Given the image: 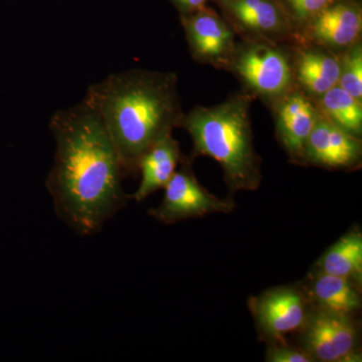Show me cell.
I'll list each match as a JSON object with an SVG mask.
<instances>
[{"mask_svg":"<svg viewBox=\"0 0 362 362\" xmlns=\"http://www.w3.org/2000/svg\"><path fill=\"white\" fill-rule=\"evenodd\" d=\"M339 57L320 45L301 47L293 62L295 81L309 97L322 96L339 80Z\"/></svg>","mask_w":362,"mask_h":362,"instance_id":"cell-14","label":"cell"},{"mask_svg":"<svg viewBox=\"0 0 362 362\" xmlns=\"http://www.w3.org/2000/svg\"><path fill=\"white\" fill-rule=\"evenodd\" d=\"M228 68L250 92L273 103L293 89L291 59L271 40L249 39L235 45Z\"/></svg>","mask_w":362,"mask_h":362,"instance_id":"cell-4","label":"cell"},{"mask_svg":"<svg viewBox=\"0 0 362 362\" xmlns=\"http://www.w3.org/2000/svg\"><path fill=\"white\" fill-rule=\"evenodd\" d=\"M279 1L284 7L294 28L302 30V28L314 16L338 0H279Z\"/></svg>","mask_w":362,"mask_h":362,"instance_id":"cell-19","label":"cell"},{"mask_svg":"<svg viewBox=\"0 0 362 362\" xmlns=\"http://www.w3.org/2000/svg\"><path fill=\"white\" fill-rule=\"evenodd\" d=\"M188 47L197 61L225 68L235 49V30L213 9L204 6L180 16Z\"/></svg>","mask_w":362,"mask_h":362,"instance_id":"cell-8","label":"cell"},{"mask_svg":"<svg viewBox=\"0 0 362 362\" xmlns=\"http://www.w3.org/2000/svg\"><path fill=\"white\" fill-rule=\"evenodd\" d=\"M316 270L346 278L362 285V233L351 228L327 250L315 264Z\"/></svg>","mask_w":362,"mask_h":362,"instance_id":"cell-16","label":"cell"},{"mask_svg":"<svg viewBox=\"0 0 362 362\" xmlns=\"http://www.w3.org/2000/svg\"><path fill=\"white\" fill-rule=\"evenodd\" d=\"M86 98L115 145L124 175L138 173L143 154L173 135L183 114L173 73L132 69L90 85Z\"/></svg>","mask_w":362,"mask_h":362,"instance_id":"cell-2","label":"cell"},{"mask_svg":"<svg viewBox=\"0 0 362 362\" xmlns=\"http://www.w3.org/2000/svg\"><path fill=\"white\" fill-rule=\"evenodd\" d=\"M163 189L161 204L150 209L148 214L164 225L211 214H230L237 206L232 199H220L202 187L185 157Z\"/></svg>","mask_w":362,"mask_h":362,"instance_id":"cell-7","label":"cell"},{"mask_svg":"<svg viewBox=\"0 0 362 362\" xmlns=\"http://www.w3.org/2000/svg\"><path fill=\"white\" fill-rule=\"evenodd\" d=\"M233 30L251 39L271 40L294 35L296 28L279 0H216Z\"/></svg>","mask_w":362,"mask_h":362,"instance_id":"cell-9","label":"cell"},{"mask_svg":"<svg viewBox=\"0 0 362 362\" xmlns=\"http://www.w3.org/2000/svg\"><path fill=\"white\" fill-rule=\"evenodd\" d=\"M361 4L338 0L314 16L301 32L314 45L341 52L361 40Z\"/></svg>","mask_w":362,"mask_h":362,"instance_id":"cell-12","label":"cell"},{"mask_svg":"<svg viewBox=\"0 0 362 362\" xmlns=\"http://www.w3.org/2000/svg\"><path fill=\"white\" fill-rule=\"evenodd\" d=\"M250 106L247 95H235L214 106L195 107L178 126L192 137V156L211 157L220 164L230 192H252L261 185Z\"/></svg>","mask_w":362,"mask_h":362,"instance_id":"cell-3","label":"cell"},{"mask_svg":"<svg viewBox=\"0 0 362 362\" xmlns=\"http://www.w3.org/2000/svg\"><path fill=\"white\" fill-rule=\"evenodd\" d=\"M297 334V345L314 362L361 361L356 317L312 309Z\"/></svg>","mask_w":362,"mask_h":362,"instance_id":"cell-6","label":"cell"},{"mask_svg":"<svg viewBox=\"0 0 362 362\" xmlns=\"http://www.w3.org/2000/svg\"><path fill=\"white\" fill-rule=\"evenodd\" d=\"M182 159L180 143L173 135L154 144L140 159L138 173H141V182L130 199L143 202L157 190L164 188Z\"/></svg>","mask_w":362,"mask_h":362,"instance_id":"cell-15","label":"cell"},{"mask_svg":"<svg viewBox=\"0 0 362 362\" xmlns=\"http://www.w3.org/2000/svg\"><path fill=\"white\" fill-rule=\"evenodd\" d=\"M49 130L56 153L45 187L54 213L80 237L96 235L130 199L124 192L125 175L113 140L86 97L57 111Z\"/></svg>","mask_w":362,"mask_h":362,"instance_id":"cell-1","label":"cell"},{"mask_svg":"<svg viewBox=\"0 0 362 362\" xmlns=\"http://www.w3.org/2000/svg\"><path fill=\"white\" fill-rule=\"evenodd\" d=\"M265 361L268 362H314L301 347L287 341L267 343Z\"/></svg>","mask_w":362,"mask_h":362,"instance_id":"cell-20","label":"cell"},{"mask_svg":"<svg viewBox=\"0 0 362 362\" xmlns=\"http://www.w3.org/2000/svg\"><path fill=\"white\" fill-rule=\"evenodd\" d=\"M302 284L313 308L352 317L361 310V286L349 279L313 269Z\"/></svg>","mask_w":362,"mask_h":362,"instance_id":"cell-13","label":"cell"},{"mask_svg":"<svg viewBox=\"0 0 362 362\" xmlns=\"http://www.w3.org/2000/svg\"><path fill=\"white\" fill-rule=\"evenodd\" d=\"M361 138L338 127L318 114L304 151V164L339 170H354L361 166Z\"/></svg>","mask_w":362,"mask_h":362,"instance_id":"cell-10","label":"cell"},{"mask_svg":"<svg viewBox=\"0 0 362 362\" xmlns=\"http://www.w3.org/2000/svg\"><path fill=\"white\" fill-rule=\"evenodd\" d=\"M317 110L321 115L351 135L361 137L362 104L339 86L319 97Z\"/></svg>","mask_w":362,"mask_h":362,"instance_id":"cell-17","label":"cell"},{"mask_svg":"<svg viewBox=\"0 0 362 362\" xmlns=\"http://www.w3.org/2000/svg\"><path fill=\"white\" fill-rule=\"evenodd\" d=\"M175 8L177 9L180 16L194 13L206 6L209 0H169Z\"/></svg>","mask_w":362,"mask_h":362,"instance_id":"cell-21","label":"cell"},{"mask_svg":"<svg viewBox=\"0 0 362 362\" xmlns=\"http://www.w3.org/2000/svg\"><path fill=\"white\" fill-rule=\"evenodd\" d=\"M339 86L345 92L362 102V45L361 40L338 54Z\"/></svg>","mask_w":362,"mask_h":362,"instance_id":"cell-18","label":"cell"},{"mask_svg":"<svg viewBox=\"0 0 362 362\" xmlns=\"http://www.w3.org/2000/svg\"><path fill=\"white\" fill-rule=\"evenodd\" d=\"M274 110L279 141L293 162L304 164L305 146L319 114L316 105L293 88L274 102Z\"/></svg>","mask_w":362,"mask_h":362,"instance_id":"cell-11","label":"cell"},{"mask_svg":"<svg viewBox=\"0 0 362 362\" xmlns=\"http://www.w3.org/2000/svg\"><path fill=\"white\" fill-rule=\"evenodd\" d=\"M259 339L287 341L303 327L313 306L303 284L269 288L247 301Z\"/></svg>","mask_w":362,"mask_h":362,"instance_id":"cell-5","label":"cell"}]
</instances>
